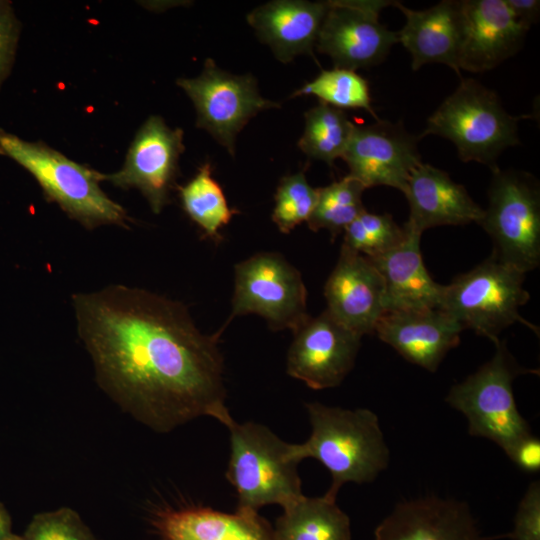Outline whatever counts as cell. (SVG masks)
<instances>
[{"label":"cell","mask_w":540,"mask_h":540,"mask_svg":"<svg viewBox=\"0 0 540 540\" xmlns=\"http://www.w3.org/2000/svg\"><path fill=\"white\" fill-rule=\"evenodd\" d=\"M72 304L99 384L140 422L168 432L200 416L230 415L221 335L202 333L181 302L110 285L74 294Z\"/></svg>","instance_id":"cell-1"},{"label":"cell","mask_w":540,"mask_h":540,"mask_svg":"<svg viewBox=\"0 0 540 540\" xmlns=\"http://www.w3.org/2000/svg\"><path fill=\"white\" fill-rule=\"evenodd\" d=\"M311 424L309 439L296 444L301 460L311 457L331 474L326 494L336 497L347 482L368 483L389 463L390 453L378 416L369 409L306 404Z\"/></svg>","instance_id":"cell-2"},{"label":"cell","mask_w":540,"mask_h":540,"mask_svg":"<svg viewBox=\"0 0 540 540\" xmlns=\"http://www.w3.org/2000/svg\"><path fill=\"white\" fill-rule=\"evenodd\" d=\"M0 155L26 169L38 182L45 199L84 228L129 227L131 218L125 208L100 187L104 173L69 159L42 141L28 142L2 128Z\"/></svg>","instance_id":"cell-3"},{"label":"cell","mask_w":540,"mask_h":540,"mask_svg":"<svg viewBox=\"0 0 540 540\" xmlns=\"http://www.w3.org/2000/svg\"><path fill=\"white\" fill-rule=\"evenodd\" d=\"M230 434L226 477L237 492L238 509L258 510L271 504L282 508L303 495L296 444L280 439L254 422H222Z\"/></svg>","instance_id":"cell-4"},{"label":"cell","mask_w":540,"mask_h":540,"mask_svg":"<svg viewBox=\"0 0 540 540\" xmlns=\"http://www.w3.org/2000/svg\"><path fill=\"white\" fill-rule=\"evenodd\" d=\"M503 107L498 94L473 78L459 85L427 119L419 135L450 140L463 162H477L497 170L499 156L520 144L518 121Z\"/></svg>","instance_id":"cell-5"},{"label":"cell","mask_w":540,"mask_h":540,"mask_svg":"<svg viewBox=\"0 0 540 540\" xmlns=\"http://www.w3.org/2000/svg\"><path fill=\"white\" fill-rule=\"evenodd\" d=\"M526 273L494 255L456 276L444 291L440 308L461 326L494 343L507 327L520 322L538 335L536 325L522 318L519 309L529 301L523 287Z\"/></svg>","instance_id":"cell-6"},{"label":"cell","mask_w":540,"mask_h":540,"mask_svg":"<svg viewBox=\"0 0 540 540\" xmlns=\"http://www.w3.org/2000/svg\"><path fill=\"white\" fill-rule=\"evenodd\" d=\"M493 357L465 380L453 385L447 403L468 420L469 434L489 439L507 452L531 434L513 394V380L529 370L520 367L506 344L495 342Z\"/></svg>","instance_id":"cell-7"},{"label":"cell","mask_w":540,"mask_h":540,"mask_svg":"<svg viewBox=\"0 0 540 540\" xmlns=\"http://www.w3.org/2000/svg\"><path fill=\"white\" fill-rule=\"evenodd\" d=\"M492 239L499 261L524 273L540 263V186L530 173L492 172L488 207L480 224Z\"/></svg>","instance_id":"cell-8"},{"label":"cell","mask_w":540,"mask_h":540,"mask_svg":"<svg viewBox=\"0 0 540 540\" xmlns=\"http://www.w3.org/2000/svg\"><path fill=\"white\" fill-rule=\"evenodd\" d=\"M251 313L265 318L274 331L293 332L310 317L302 276L279 253H257L235 265L232 312L218 333L233 318Z\"/></svg>","instance_id":"cell-9"},{"label":"cell","mask_w":540,"mask_h":540,"mask_svg":"<svg viewBox=\"0 0 540 540\" xmlns=\"http://www.w3.org/2000/svg\"><path fill=\"white\" fill-rule=\"evenodd\" d=\"M176 83L194 104L196 127L210 133L232 156L237 135L248 121L259 112L280 107L259 94L252 75L231 74L210 58L198 77L179 78Z\"/></svg>","instance_id":"cell-10"},{"label":"cell","mask_w":540,"mask_h":540,"mask_svg":"<svg viewBox=\"0 0 540 540\" xmlns=\"http://www.w3.org/2000/svg\"><path fill=\"white\" fill-rule=\"evenodd\" d=\"M394 1L334 0L328 9L317 37L316 48L328 55L335 68L356 71L380 64L398 34L379 21V14Z\"/></svg>","instance_id":"cell-11"},{"label":"cell","mask_w":540,"mask_h":540,"mask_svg":"<svg viewBox=\"0 0 540 540\" xmlns=\"http://www.w3.org/2000/svg\"><path fill=\"white\" fill-rule=\"evenodd\" d=\"M183 135L182 129L170 128L162 117L150 116L135 134L122 168L104 173L103 181L124 190H139L152 211L159 214L170 202L179 175Z\"/></svg>","instance_id":"cell-12"},{"label":"cell","mask_w":540,"mask_h":540,"mask_svg":"<svg viewBox=\"0 0 540 540\" xmlns=\"http://www.w3.org/2000/svg\"><path fill=\"white\" fill-rule=\"evenodd\" d=\"M419 135L409 133L399 121L376 120L355 125L342 159L349 176L365 189L389 186L404 191L407 181L421 162Z\"/></svg>","instance_id":"cell-13"},{"label":"cell","mask_w":540,"mask_h":540,"mask_svg":"<svg viewBox=\"0 0 540 540\" xmlns=\"http://www.w3.org/2000/svg\"><path fill=\"white\" fill-rule=\"evenodd\" d=\"M293 334L286 363L291 377L322 390L338 386L352 370L362 337L327 310L309 317Z\"/></svg>","instance_id":"cell-14"},{"label":"cell","mask_w":540,"mask_h":540,"mask_svg":"<svg viewBox=\"0 0 540 540\" xmlns=\"http://www.w3.org/2000/svg\"><path fill=\"white\" fill-rule=\"evenodd\" d=\"M460 8L459 70L486 72L520 51L529 28L505 0H461Z\"/></svg>","instance_id":"cell-15"},{"label":"cell","mask_w":540,"mask_h":540,"mask_svg":"<svg viewBox=\"0 0 540 540\" xmlns=\"http://www.w3.org/2000/svg\"><path fill=\"white\" fill-rule=\"evenodd\" d=\"M324 296L326 310L361 337L374 333L385 313V291L380 273L367 257L343 244L325 283Z\"/></svg>","instance_id":"cell-16"},{"label":"cell","mask_w":540,"mask_h":540,"mask_svg":"<svg viewBox=\"0 0 540 540\" xmlns=\"http://www.w3.org/2000/svg\"><path fill=\"white\" fill-rule=\"evenodd\" d=\"M461 324L441 308L386 312L374 333L405 360L435 372L460 342Z\"/></svg>","instance_id":"cell-17"},{"label":"cell","mask_w":540,"mask_h":540,"mask_svg":"<svg viewBox=\"0 0 540 540\" xmlns=\"http://www.w3.org/2000/svg\"><path fill=\"white\" fill-rule=\"evenodd\" d=\"M374 540H485L469 506L427 496L398 503L376 527Z\"/></svg>","instance_id":"cell-18"},{"label":"cell","mask_w":540,"mask_h":540,"mask_svg":"<svg viewBox=\"0 0 540 540\" xmlns=\"http://www.w3.org/2000/svg\"><path fill=\"white\" fill-rule=\"evenodd\" d=\"M403 193L409 204L404 225L420 234L437 226L480 224L484 215L463 185L428 163L413 170Z\"/></svg>","instance_id":"cell-19"},{"label":"cell","mask_w":540,"mask_h":540,"mask_svg":"<svg viewBox=\"0 0 540 540\" xmlns=\"http://www.w3.org/2000/svg\"><path fill=\"white\" fill-rule=\"evenodd\" d=\"M403 227L406 234L397 246L368 258L384 283L385 313L440 308L444 285L435 282L424 265L422 234Z\"/></svg>","instance_id":"cell-20"},{"label":"cell","mask_w":540,"mask_h":540,"mask_svg":"<svg viewBox=\"0 0 540 540\" xmlns=\"http://www.w3.org/2000/svg\"><path fill=\"white\" fill-rule=\"evenodd\" d=\"M328 1L275 0L247 15V21L259 39L275 57L288 63L296 56H313Z\"/></svg>","instance_id":"cell-21"},{"label":"cell","mask_w":540,"mask_h":540,"mask_svg":"<svg viewBox=\"0 0 540 540\" xmlns=\"http://www.w3.org/2000/svg\"><path fill=\"white\" fill-rule=\"evenodd\" d=\"M394 6L405 15L406 22L397 32L400 42L410 53L414 71L430 63L444 64L460 75L461 45L460 1L443 0L425 10H413L400 2Z\"/></svg>","instance_id":"cell-22"},{"label":"cell","mask_w":540,"mask_h":540,"mask_svg":"<svg viewBox=\"0 0 540 540\" xmlns=\"http://www.w3.org/2000/svg\"><path fill=\"white\" fill-rule=\"evenodd\" d=\"M152 525L161 540H274L269 522L247 509L225 513L201 506L166 508L154 514Z\"/></svg>","instance_id":"cell-23"},{"label":"cell","mask_w":540,"mask_h":540,"mask_svg":"<svg viewBox=\"0 0 540 540\" xmlns=\"http://www.w3.org/2000/svg\"><path fill=\"white\" fill-rule=\"evenodd\" d=\"M348 515L336 503V497L300 496L283 507L273 528L274 540H351Z\"/></svg>","instance_id":"cell-24"},{"label":"cell","mask_w":540,"mask_h":540,"mask_svg":"<svg viewBox=\"0 0 540 540\" xmlns=\"http://www.w3.org/2000/svg\"><path fill=\"white\" fill-rule=\"evenodd\" d=\"M178 193L183 210L204 236L221 241L220 230L238 211L229 207L221 186L212 177L210 163L202 164L191 180L178 187Z\"/></svg>","instance_id":"cell-25"},{"label":"cell","mask_w":540,"mask_h":540,"mask_svg":"<svg viewBox=\"0 0 540 540\" xmlns=\"http://www.w3.org/2000/svg\"><path fill=\"white\" fill-rule=\"evenodd\" d=\"M304 117L305 128L298 147L309 158L332 166L342 157L355 124L344 110L323 102L308 109Z\"/></svg>","instance_id":"cell-26"},{"label":"cell","mask_w":540,"mask_h":540,"mask_svg":"<svg viewBox=\"0 0 540 540\" xmlns=\"http://www.w3.org/2000/svg\"><path fill=\"white\" fill-rule=\"evenodd\" d=\"M364 190L365 187L349 175L318 188L315 208L307 220L308 227L312 231L328 230L335 238L365 211L362 202Z\"/></svg>","instance_id":"cell-27"},{"label":"cell","mask_w":540,"mask_h":540,"mask_svg":"<svg viewBox=\"0 0 540 540\" xmlns=\"http://www.w3.org/2000/svg\"><path fill=\"white\" fill-rule=\"evenodd\" d=\"M305 95H314L320 102L341 110L362 109L379 119L371 105L369 84L356 71L335 67L322 70L290 98Z\"/></svg>","instance_id":"cell-28"},{"label":"cell","mask_w":540,"mask_h":540,"mask_svg":"<svg viewBox=\"0 0 540 540\" xmlns=\"http://www.w3.org/2000/svg\"><path fill=\"white\" fill-rule=\"evenodd\" d=\"M405 234V228L400 227L390 214L365 210L345 228L343 245L373 258L397 246Z\"/></svg>","instance_id":"cell-29"},{"label":"cell","mask_w":540,"mask_h":540,"mask_svg":"<svg viewBox=\"0 0 540 540\" xmlns=\"http://www.w3.org/2000/svg\"><path fill=\"white\" fill-rule=\"evenodd\" d=\"M318 198V188L307 181L305 172L284 176L276 190L272 220L282 233L291 232L311 216Z\"/></svg>","instance_id":"cell-30"},{"label":"cell","mask_w":540,"mask_h":540,"mask_svg":"<svg viewBox=\"0 0 540 540\" xmlns=\"http://www.w3.org/2000/svg\"><path fill=\"white\" fill-rule=\"evenodd\" d=\"M23 540H96L79 514L68 507L36 514Z\"/></svg>","instance_id":"cell-31"},{"label":"cell","mask_w":540,"mask_h":540,"mask_svg":"<svg viewBox=\"0 0 540 540\" xmlns=\"http://www.w3.org/2000/svg\"><path fill=\"white\" fill-rule=\"evenodd\" d=\"M510 538L512 540H540V483L532 482L523 495L515 515L512 532L484 537L485 540Z\"/></svg>","instance_id":"cell-32"},{"label":"cell","mask_w":540,"mask_h":540,"mask_svg":"<svg viewBox=\"0 0 540 540\" xmlns=\"http://www.w3.org/2000/svg\"><path fill=\"white\" fill-rule=\"evenodd\" d=\"M20 29L11 2L0 0V87L11 72Z\"/></svg>","instance_id":"cell-33"},{"label":"cell","mask_w":540,"mask_h":540,"mask_svg":"<svg viewBox=\"0 0 540 540\" xmlns=\"http://www.w3.org/2000/svg\"><path fill=\"white\" fill-rule=\"evenodd\" d=\"M505 453L525 472L535 473L540 470V440L532 434L519 439Z\"/></svg>","instance_id":"cell-34"},{"label":"cell","mask_w":540,"mask_h":540,"mask_svg":"<svg viewBox=\"0 0 540 540\" xmlns=\"http://www.w3.org/2000/svg\"><path fill=\"white\" fill-rule=\"evenodd\" d=\"M515 18L528 27L538 22L540 16L539 0H505Z\"/></svg>","instance_id":"cell-35"},{"label":"cell","mask_w":540,"mask_h":540,"mask_svg":"<svg viewBox=\"0 0 540 540\" xmlns=\"http://www.w3.org/2000/svg\"><path fill=\"white\" fill-rule=\"evenodd\" d=\"M0 540H23L22 535L13 532L12 520L5 506L0 502Z\"/></svg>","instance_id":"cell-36"}]
</instances>
